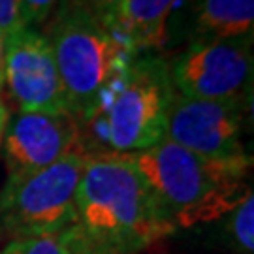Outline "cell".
<instances>
[{
    "label": "cell",
    "mask_w": 254,
    "mask_h": 254,
    "mask_svg": "<svg viewBox=\"0 0 254 254\" xmlns=\"http://www.w3.org/2000/svg\"><path fill=\"white\" fill-rule=\"evenodd\" d=\"M72 230L73 254H141L177 228L130 154L89 151Z\"/></svg>",
    "instance_id": "obj_1"
},
{
    "label": "cell",
    "mask_w": 254,
    "mask_h": 254,
    "mask_svg": "<svg viewBox=\"0 0 254 254\" xmlns=\"http://www.w3.org/2000/svg\"><path fill=\"white\" fill-rule=\"evenodd\" d=\"M175 228L217 222L249 190L253 158H209L162 139L130 154Z\"/></svg>",
    "instance_id": "obj_2"
},
{
    "label": "cell",
    "mask_w": 254,
    "mask_h": 254,
    "mask_svg": "<svg viewBox=\"0 0 254 254\" xmlns=\"http://www.w3.org/2000/svg\"><path fill=\"white\" fill-rule=\"evenodd\" d=\"M40 30L53 49L70 113L85 128L137 55L102 19L66 0Z\"/></svg>",
    "instance_id": "obj_3"
},
{
    "label": "cell",
    "mask_w": 254,
    "mask_h": 254,
    "mask_svg": "<svg viewBox=\"0 0 254 254\" xmlns=\"http://www.w3.org/2000/svg\"><path fill=\"white\" fill-rule=\"evenodd\" d=\"M173 94L168 61L156 53L137 55L83 132L96 128L104 143L98 151L119 154L147 151L166 139Z\"/></svg>",
    "instance_id": "obj_4"
},
{
    "label": "cell",
    "mask_w": 254,
    "mask_h": 254,
    "mask_svg": "<svg viewBox=\"0 0 254 254\" xmlns=\"http://www.w3.org/2000/svg\"><path fill=\"white\" fill-rule=\"evenodd\" d=\"M87 153H72L36 172L8 175L0 189V243L61 230L75 218V196Z\"/></svg>",
    "instance_id": "obj_5"
},
{
    "label": "cell",
    "mask_w": 254,
    "mask_h": 254,
    "mask_svg": "<svg viewBox=\"0 0 254 254\" xmlns=\"http://www.w3.org/2000/svg\"><path fill=\"white\" fill-rule=\"evenodd\" d=\"M170 64L173 89L201 100H251L253 38L190 44Z\"/></svg>",
    "instance_id": "obj_6"
},
{
    "label": "cell",
    "mask_w": 254,
    "mask_h": 254,
    "mask_svg": "<svg viewBox=\"0 0 254 254\" xmlns=\"http://www.w3.org/2000/svg\"><path fill=\"white\" fill-rule=\"evenodd\" d=\"M251 100H201L173 94L166 139L209 158H245V121Z\"/></svg>",
    "instance_id": "obj_7"
},
{
    "label": "cell",
    "mask_w": 254,
    "mask_h": 254,
    "mask_svg": "<svg viewBox=\"0 0 254 254\" xmlns=\"http://www.w3.org/2000/svg\"><path fill=\"white\" fill-rule=\"evenodd\" d=\"M0 149L8 175H15L47 168L72 153H87V143L70 111H17L6 123Z\"/></svg>",
    "instance_id": "obj_8"
},
{
    "label": "cell",
    "mask_w": 254,
    "mask_h": 254,
    "mask_svg": "<svg viewBox=\"0 0 254 254\" xmlns=\"http://www.w3.org/2000/svg\"><path fill=\"white\" fill-rule=\"evenodd\" d=\"M4 83L19 111H70L49 40L38 28L6 38Z\"/></svg>",
    "instance_id": "obj_9"
},
{
    "label": "cell",
    "mask_w": 254,
    "mask_h": 254,
    "mask_svg": "<svg viewBox=\"0 0 254 254\" xmlns=\"http://www.w3.org/2000/svg\"><path fill=\"white\" fill-rule=\"evenodd\" d=\"M179 4L181 0H119L104 23L134 55L154 53L166 44Z\"/></svg>",
    "instance_id": "obj_10"
},
{
    "label": "cell",
    "mask_w": 254,
    "mask_h": 254,
    "mask_svg": "<svg viewBox=\"0 0 254 254\" xmlns=\"http://www.w3.org/2000/svg\"><path fill=\"white\" fill-rule=\"evenodd\" d=\"M189 42L254 38V0H189Z\"/></svg>",
    "instance_id": "obj_11"
},
{
    "label": "cell",
    "mask_w": 254,
    "mask_h": 254,
    "mask_svg": "<svg viewBox=\"0 0 254 254\" xmlns=\"http://www.w3.org/2000/svg\"><path fill=\"white\" fill-rule=\"evenodd\" d=\"M222 228V237L239 254H253L254 251V196L249 190L232 211L217 220Z\"/></svg>",
    "instance_id": "obj_12"
},
{
    "label": "cell",
    "mask_w": 254,
    "mask_h": 254,
    "mask_svg": "<svg viewBox=\"0 0 254 254\" xmlns=\"http://www.w3.org/2000/svg\"><path fill=\"white\" fill-rule=\"evenodd\" d=\"M72 224L44 236L8 243L4 245L0 254H73Z\"/></svg>",
    "instance_id": "obj_13"
},
{
    "label": "cell",
    "mask_w": 254,
    "mask_h": 254,
    "mask_svg": "<svg viewBox=\"0 0 254 254\" xmlns=\"http://www.w3.org/2000/svg\"><path fill=\"white\" fill-rule=\"evenodd\" d=\"M21 23L25 28H40L46 25L63 4V0H15Z\"/></svg>",
    "instance_id": "obj_14"
},
{
    "label": "cell",
    "mask_w": 254,
    "mask_h": 254,
    "mask_svg": "<svg viewBox=\"0 0 254 254\" xmlns=\"http://www.w3.org/2000/svg\"><path fill=\"white\" fill-rule=\"evenodd\" d=\"M21 15H19L17 2L15 0H0V32L8 38L9 34L21 30Z\"/></svg>",
    "instance_id": "obj_15"
},
{
    "label": "cell",
    "mask_w": 254,
    "mask_h": 254,
    "mask_svg": "<svg viewBox=\"0 0 254 254\" xmlns=\"http://www.w3.org/2000/svg\"><path fill=\"white\" fill-rule=\"evenodd\" d=\"M66 2H70L73 6L89 11L102 21H106L109 17V13L113 11V8L117 6L119 0H66Z\"/></svg>",
    "instance_id": "obj_16"
},
{
    "label": "cell",
    "mask_w": 254,
    "mask_h": 254,
    "mask_svg": "<svg viewBox=\"0 0 254 254\" xmlns=\"http://www.w3.org/2000/svg\"><path fill=\"white\" fill-rule=\"evenodd\" d=\"M4 55H6V36L0 32V91L4 85Z\"/></svg>",
    "instance_id": "obj_17"
},
{
    "label": "cell",
    "mask_w": 254,
    "mask_h": 254,
    "mask_svg": "<svg viewBox=\"0 0 254 254\" xmlns=\"http://www.w3.org/2000/svg\"><path fill=\"white\" fill-rule=\"evenodd\" d=\"M8 109L4 106V102L0 98V145H2V137H4V130H6V123H8Z\"/></svg>",
    "instance_id": "obj_18"
}]
</instances>
